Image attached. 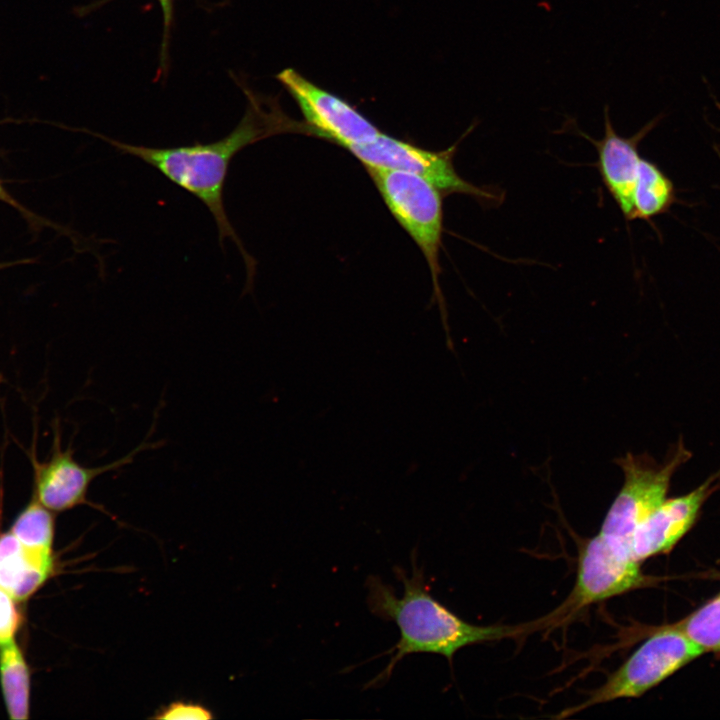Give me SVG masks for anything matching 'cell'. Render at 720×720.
Segmentation results:
<instances>
[{"label": "cell", "mask_w": 720, "mask_h": 720, "mask_svg": "<svg viewBox=\"0 0 720 720\" xmlns=\"http://www.w3.org/2000/svg\"><path fill=\"white\" fill-rule=\"evenodd\" d=\"M159 446L161 442L143 441L127 455L115 461L102 466L87 467L75 459L71 445L66 449L62 448L60 430L58 425H55L49 457L44 461L32 458L34 480L32 495L54 513L88 505L113 517L102 505L88 499L91 483L102 474L129 465L139 453Z\"/></svg>", "instance_id": "6"}, {"label": "cell", "mask_w": 720, "mask_h": 720, "mask_svg": "<svg viewBox=\"0 0 720 720\" xmlns=\"http://www.w3.org/2000/svg\"><path fill=\"white\" fill-rule=\"evenodd\" d=\"M675 201L672 181L653 162L641 157L633 191L631 220H651L666 213Z\"/></svg>", "instance_id": "14"}, {"label": "cell", "mask_w": 720, "mask_h": 720, "mask_svg": "<svg viewBox=\"0 0 720 720\" xmlns=\"http://www.w3.org/2000/svg\"><path fill=\"white\" fill-rule=\"evenodd\" d=\"M10 532L27 550L44 558H54V512L43 506L33 495L16 517Z\"/></svg>", "instance_id": "15"}, {"label": "cell", "mask_w": 720, "mask_h": 720, "mask_svg": "<svg viewBox=\"0 0 720 720\" xmlns=\"http://www.w3.org/2000/svg\"><path fill=\"white\" fill-rule=\"evenodd\" d=\"M298 104L303 130L344 148L374 140L381 131L348 102L320 88L292 68L276 75Z\"/></svg>", "instance_id": "8"}, {"label": "cell", "mask_w": 720, "mask_h": 720, "mask_svg": "<svg viewBox=\"0 0 720 720\" xmlns=\"http://www.w3.org/2000/svg\"><path fill=\"white\" fill-rule=\"evenodd\" d=\"M719 479L720 470L688 494L665 499L635 531L632 539L634 559L641 563L671 551L693 526Z\"/></svg>", "instance_id": "10"}, {"label": "cell", "mask_w": 720, "mask_h": 720, "mask_svg": "<svg viewBox=\"0 0 720 720\" xmlns=\"http://www.w3.org/2000/svg\"><path fill=\"white\" fill-rule=\"evenodd\" d=\"M0 684L10 719L29 718L30 669L15 638L0 643Z\"/></svg>", "instance_id": "13"}, {"label": "cell", "mask_w": 720, "mask_h": 720, "mask_svg": "<svg viewBox=\"0 0 720 720\" xmlns=\"http://www.w3.org/2000/svg\"><path fill=\"white\" fill-rule=\"evenodd\" d=\"M153 719L162 720H210L214 718L211 710L199 703L173 701L156 712Z\"/></svg>", "instance_id": "17"}, {"label": "cell", "mask_w": 720, "mask_h": 720, "mask_svg": "<svg viewBox=\"0 0 720 720\" xmlns=\"http://www.w3.org/2000/svg\"><path fill=\"white\" fill-rule=\"evenodd\" d=\"M54 569V558L27 550L10 531L0 535V588L16 602L31 597Z\"/></svg>", "instance_id": "12"}, {"label": "cell", "mask_w": 720, "mask_h": 720, "mask_svg": "<svg viewBox=\"0 0 720 720\" xmlns=\"http://www.w3.org/2000/svg\"><path fill=\"white\" fill-rule=\"evenodd\" d=\"M411 565L410 576L402 568L394 569L396 577L403 583L402 597H398L393 587L384 583L380 577L367 578L369 610L385 621L394 622L400 631L398 642L384 652V655H391L389 662L367 683V687L385 684L396 665L411 654H439L451 662L454 654L466 646L502 639L519 632L511 626H479L464 621L430 594L415 552L411 555Z\"/></svg>", "instance_id": "2"}, {"label": "cell", "mask_w": 720, "mask_h": 720, "mask_svg": "<svg viewBox=\"0 0 720 720\" xmlns=\"http://www.w3.org/2000/svg\"><path fill=\"white\" fill-rule=\"evenodd\" d=\"M674 625L650 635L606 682L569 713L619 698L640 697L702 655Z\"/></svg>", "instance_id": "5"}, {"label": "cell", "mask_w": 720, "mask_h": 720, "mask_svg": "<svg viewBox=\"0 0 720 720\" xmlns=\"http://www.w3.org/2000/svg\"><path fill=\"white\" fill-rule=\"evenodd\" d=\"M690 457V451L679 441L661 464L646 456L629 454L621 458L619 465L624 472V484L599 534L632 554L635 531L666 499L672 476Z\"/></svg>", "instance_id": "4"}, {"label": "cell", "mask_w": 720, "mask_h": 720, "mask_svg": "<svg viewBox=\"0 0 720 720\" xmlns=\"http://www.w3.org/2000/svg\"><path fill=\"white\" fill-rule=\"evenodd\" d=\"M21 623L16 601L0 588V643L15 638Z\"/></svg>", "instance_id": "18"}, {"label": "cell", "mask_w": 720, "mask_h": 720, "mask_svg": "<svg viewBox=\"0 0 720 720\" xmlns=\"http://www.w3.org/2000/svg\"><path fill=\"white\" fill-rule=\"evenodd\" d=\"M658 116L646 123L630 137L619 135L614 129L609 106H604V134L595 140L577 128L580 135L588 139L598 154V170L604 186L617 204L626 220H631L633 191L641 156L638 146L643 138L658 124Z\"/></svg>", "instance_id": "11"}, {"label": "cell", "mask_w": 720, "mask_h": 720, "mask_svg": "<svg viewBox=\"0 0 720 720\" xmlns=\"http://www.w3.org/2000/svg\"><path fill=\"white\" fill-rule=\"evenodd\" d=\"M366 169L387 208L417 244L427 261L433 280L434 296L439 302L447 334V343L451 345L444 299L439 286V252L443 234L442 192L413 173L385 168Z\"/></svg>", "instance_id": "3"}, {"label": "cell", "mask_w": 720, "mask_h": 720, "mask_svg": "<svg viewBox=\"0 0 720 720\" xmlns=\"http://www.w3.org/2000/svg\"><path fill=\"white\" fill-rule=\"evenodd\" d=\"M247 98L245 113L237 126L226 136L213 142H195L176 147H149L112 139L87 131L110 144L122 154L138 158L156 169L170 182L191 194L209 210L218 230L223 248L226 239L232 240L240 251L247 269L250 288L255 261L244 248L225 208L224 189L229 166L234 157L247 146L267 137L299 130L272 98L255 94L242 87Z\"/></svg>", "instance_id": "1"}, {"label": "cell", "mask_w": 720, "mask_h": 720, "mask_svg": "<svg viewBox=\"0 0 720 720\" xmlns=\"http://www.w3.org/2000/svg\"><path fill=\"white\" fill-rule=\"evenodd\" d=\"M0 201L10 205L17 211H19L21 214L24 215V217L27 220H30L31 222L38 221L40 222L41 219H39L37 216H35L31 211L26 209L22 204H20L3 186L1 180H0Z\"/></svg>", "instance_id": "20"}, {"label": "cell", "mask_w": 720, "mask_h": 720, "mask_svg": "<svg viewBox=\"0 0 720 720\" xmlns=\"http://www.w3.org/2000/svg\"><path fill=\"white\" fill-rule=\"evenodd\" d=\"M14 263H15V262H13V263H6V262H5V263H0V270H1V269H4V268H6V267H9L10 265H12V264H14Z\"/></svg>", "instance_id": "21"}, {"label": "cell", "mask_w": 720, "mask_h": 720, "mask_svg": "<svg viewBox=\"0 0 720 720\" xmlns=\"http://www.w3.org/2000/svg\"><path fill=\"white\" fill-rule=\"evenodd\" d=\"M674 626L702 653L720 652V594Z\"/></svg>", "instance_id": "16"}, {"label": "cell", "mask_w": 720, "mask_h": 720, "mask_svg": "<svg viewBox=\"0 0 720 720\" xmlns=\"http://www.w3.org/2000/svg\"><path fill=\"white\" fill-rule=\"evenodd\" d=\"M647 582L640 562L598 533L580 550L570 600L581 608L640 588Z\"/></svg>", "instance_id": "9"}, {"label": "cell", "mask_w": 720, "mask_h": 720, "mask_svg": "<svg viewBox=\"0 0 720 720\" xmlns=\"http://www.w3.org/2000/svg\"><path fill=\"white\" fill-rule=\"evenodd\" d=\"M456 146L431 151L412 143L380 133L374 140L347 147L365 168H385L416 174L437 187L442 194L459 193L484 202H494L497 195L463 179L456 171L453 156Z\"/></svg>", "instance_id": "7"}, {"label": "cell", "mask_w": 720, "mask_h": 720, "mask_svg": "<svg viewBox=\"0 0 720 720\" xmlns=\"http://www.w3.org/2000/svg\"><path fill=\"white\" fill-rule=\"evenodd\" d=\"M112 0H99L97 2H94L90 4L87 8H84L85 12H89L91 10L97 9L101 7L102 5L110 2ZM160 7L162 9L163 13V34H162V43H161V52H160V67L161 72H163L167 66L168 61V46H169V39H170V29L172 25V19H173V0H158Z\"/></svg>", "instance_id": "19"}]
</instances>
